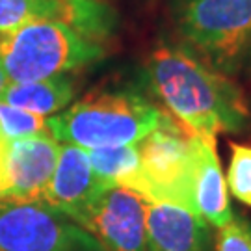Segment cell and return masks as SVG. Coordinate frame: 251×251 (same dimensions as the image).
Here are the masks:
<instances>
[{"mask_svg": "<svg viewBox=\"0 0 251 251\" xmlns=\"http://www.w3.org/2000/svg\"><path fill=\"white\" fill-rule=\"evenodd\" d=\"M147 86L190 136L216 140L251 125L240 86L182 45L160 41L144 63Z\"/></svg>", "mask_w": 251, "mask_h": 251, "instance_id": "cell-1", "label": "cell"}, {"mask_svg": "<svg viewBox=\"0 0 251 251\" xmlns=\"http://www.w3.org/2000/svg\"><path fill=\"white\" fill-rule=\"evenodd\" d=\"M170 114L145 95L132 90L99 91L47 117L56 142L86 151L99 147L138 144L160 128Z\"/></svg>", "mask_w": 251, "mask_h": 251, "instance_id": "cell-2", "label": "cell"}, {"mask_svg": "<svg viewBox=\"0 0 251 251\" xmlns=\"http://www.w3.org/2000/svg\"><path fill=\"white\" fill-rule=\"evenodd\" d=\"M104 58L102 43L56 21H34L0 32V67L9 82L45 80Z\"/></svg>", "mask_w": 251, "mask_h": 251, "instance_id": "cell-3", "label": "cell"}, {"mask_svg": "<svg viewBox=\"0 0 251 251\" xmlns=\"http://www.w3.org/2000/svg\"><path fill=\"white\" fill-rule=\"evenodd\" d=\"M180 45L225 75L244 67L251 43V0H170Z\"/></svg>", "mask_w": 251, "mask_h": 251, "instance_id": "cell-4", "label": "cell"}, {"mask_svg": "<svg viewBox=\"0 0 251 251\" xmlns=\"http://www.w3.org/2000/svg\"><path fill=\"white\" fill-rule=\"evenodd\" d=\"M136 145L144 179L142 198L196 212L192 199V136L170 117L160 128L152 130Z\"/></svg>", "mask_w": 251, "mask_h": 251, "instance_id": "cell-5", "label": "cell"}, {"mask_svg": "<svg viewBox=\"0 0 251 251\" xmlns=\"http://www.w3.org/2000/svg\"><path fill=\"white\" fill-rule=\"evenodd\" d=\"M0 251H106L69 216L41 201L0 203Z\"/></svg>", "mask_w": 251, "mask_h": 251, "instance_id": "cell-6", "label": "cell"}, {"mask_svg": "<svg viewBox=\"0 0 251 251\" xmlns=\"http://www.w3.org/2000/svg\"><path fill=\"white\" fill-rule=\"evenodd\" d=\"M147 199L125 186L99 192L73 220L106 251H147Z\"/></svg>", "mask_w": 251, "mask_h": 251, "instance_id": "cell-7", "label": "cell"}, {"mask_svg": "<svg viewBox=\"0 0 251 251\" xmlns=\"http://www.w3.org/2000/svg\"><path fill=\"white\" fill-rule=\"evenodd\" d=\"M63 23L82 36L102 43L112 36L117 17L100 0H0V32L34 23Z\"/></svg>", "mask_w": 251, "mask_h": 251, "instance_id": "cell-8", "label": "cell"}, {"mask_svg": "<svg viewBox=\"0 0 251 251\" xmlns=\"http://www.w3.org/2000/svg\"><path fill=\"white\" fill-rule=\"evenodd\" d=\"M60 154L52 136L9 142L0 162V203L41 201Z\"/></svg>", "mask_w": 251, "mask_h": 251, "instance_id": "cell-9", "label": "cell"}, {"mask_svg": "<svg viewBox=\"0 0 251 251\" xmlns=\"http://www.w3.org/2000/svg\"><path fill=\"white\" fill-rule=\"evenodd\" d=\"M147 251H214V236L205 220L179 205L147 201Z\"/></svg>", "mask_w": 251, "mask_h": 251, "instance_id": "cell-10", "label": "cell"}, {"mask_svg": "<svg viewBox=\"0 0 251 251\" xmlns=\"http://www.w3.org/2000/svg\"><path fill=\"white\" fill-rule=\"evenodd\" d=\"M104 188L108 186H104L95 175L88 151L71 144H60L58 162L43 192L41 203L73 220Z\"/></svg>", "mask_w": 251, "mask_h": 251, "instance_id": "cell-11", "label": "cell"}, {"mask_svg": "<svg viewBox=\"0 0 251 251\" xmlns=\"http://www.w3.org/2000/svg\"><path fill=\"white\" fill-rule=\"evenodd\" d=\"M194 166H192V199L196 214L208 225L222 229L233 220L227 194V180L218 158L216 140L192 136Z\"/></svg>", "mask_w": 251, "mask_h": 251, "instance_id": "cell-12", "label": "cell"}, {"mask_svg": "<svg viewBox=\"0 0 251 251\" xmlns=\"http://www.w3.org/2000/svg\"><path fill=\"white\" fill-rule=\"evenodd\" d=\"M76 97V82L69 75H60L45 80L9 82L0 100L23 108L32 114L50 117L71 106Z\"/></svg>", "mask_w": 251, "mask_h": 251, "instance_id": "cell-13", "label": "cell"}, {"mask_svg": "<svg viewBox=\"0 0 251 251\" xmlns=\"http://www.w3.org/2000/svg\"><path fill=\"white\" fill-rule=\"evenodd\" d=\"M90 162L104 186H125L142 196L144 179L138 145H114L90 149Z\"/></svg>", "mask_w": 251, "mask_h": 251, "instance_id": "cell-14", "label": "cell"}, {"mask_svg": "<svg viewBox=\"0 0 251 251\" xmlns=\"http://www.w3.org/2000/svg\"><path fill=\"white\" fill-rule=\"evenodd\" d=\"M0 134L6 140H26L36 136H50L47 117L0 100Z\"/></svg>", "mask_w": 251, "mask_h": 251, "instance_id": "cell-15", "label": "cell"}, {"mask_svg": "<svg viewBox=\"0 0 251 251\" xmlns=\"http://www.w3.org/2000/svg\"><path fill=\"white\" fill-rule=\"evenodd\" d=\"M227 188L238 201L251 206V145L231 144Z\"/></svg>", "mask_w": 251, "mask_h": 251, "instance_id": "cell-16", "label": "cell"}, {"mask_svg": "<svg viewBox=\"0 0 251 251\" xmlns=\"http://www.w3.org/2000/svg\"><path fill=\"white\" fill-rule=\"evenodd\" d=\"M216 251H251L250 222L240 216H233V220L218 233Z\"/></svg>", "mask_w": 251, "mask_h": 251, "instance_id": "cell-17", "label": "cell"}, {"mask_svg": "<svg viewBox=\"0 0 251 251\" xmlns=\"http://www.w3.org/2000/svg\"><path fill=\"white\" fill-rule=\"evenodd\" d=\"M9 86V78L6 76V73H4V69L0 67V97H2V93H4V90Z\"/></svg>", "mask_w": 251, "mask_h": 251, "instance_id": "cell-18", "label": "cell"}, {"mask_svg": "<svg viewBox=\"0 0 251 251\" xmlns=\"http://www.w3.org/2000/svg\"><path fill=\"white\" fill-rule=\"evenodd\" d=\"M244 69L251 75V43H250V49H248V54H246V60H244Z\"/></svg>", "mask_w": 251, "mask_h": 251, "instance_id": "cell-19", "label": "cell"}]
</instances>
